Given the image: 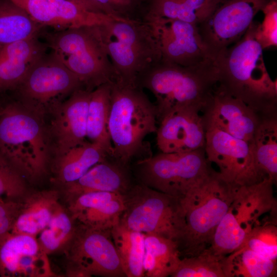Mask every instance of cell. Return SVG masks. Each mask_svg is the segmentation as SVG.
Listing matches in <instances>:
<instances>
[{"label":"cell","mask_w":277,"mask_h":277,"mask_svg":"<svg viewBox=\"0 0 277 277\" xmlns=\"http://www.w3.org/2000/svg\"><path fill=\"white\" fill-rule=\"evenodd\" d=\"M253 21L243 36L214 60L219 88L239 98L262 117L276 116L277 82L266 69L263 49Z\"/></svg>","instance_id":"cell-1"},{"label":"cell","mask_w":277,"mask_h":277,"mask_svg":"<svg viewBox=\"0 0 277 277\" xmlns=\"http://www.w3.org/2000/svg\"><path fill=\"white\" fill-rule=\"evenodd\" d=\"M218 80V70L213 60L194 66H183L161 60L142 74L136 84L154 95L160 120L176 108L204 110Z\"/></svg>","instance_id":"cell-2"},{"label":"cell","mask_w":277,"mask_h":277,"mask_svg":"<svg viewBox=\"0 0 277 277\" xmlns=\"http://www.w3.org/2000/svg\"><path fill=\"white\" fill-rule=\"evenodd\" d=\"M51 142L44 118L16 100L0 108V152L27 181L47 172Z\"/></svg>","instance_id":"cell-3"},{"label":"cell","mask_w":277,"mask_h":277,"mask_svg":"<svg viewBox=\"0 0 277 277\" xmlns=\"http://www.w3.org/2000/svg\"><path fill=\"white\" fill-rule=\"evenodd\" d=\"M237 187L212 169L178 199L184 220L177 242L181 258L197 255L209 247L217 225L233 202Z\"/></svg>","instance_id":"cell-4"},{"label":"cell","mask_w":277,"mask_h":277,"mask_svg":"<svg viewBox=\"0 0 277 277\" xmlns=\"http://www.w3.org/2000/svg\"><path fill=\"white\" fill-rule=\"evenodd\" d=\"M156 108L143 89L118 78L110 83L108 133L111 159L127 167L142 152L144 140L156 132Z\"/></svg>","instance_id":"cell-5"},{"label":"cell","mask_w":277,"mask_h":277,"mask_svg":"<svg viewBox=\"0 0 277 277\" xmlns=\"http://www.w3.org/2000/svg\"><path fill=\"white\" fill-rule=\"evenodd\" d=\"M109 56L117 78L136 84L162 55L149 25L141 19L113 18L90 26Z\"/></svg>","instance_id":"cell-6"},{"label":"cell","mask_w":277,"mask_h":277,"mask_svg":"<svg viewBox=\"0 0 277 277\" xmlns=\"http://www.w3.org/2000/svg\"><path fill=\"white\" fill-rule=\"evenodd\" d=\"M50 51L92 91L117 78L115 69L90 26L48 31L41 34Z\"/></svg>","instance_id":"cell-7"},{"label":"cell","mask_w":277,"mask_h":277,"mask_svg":"<svg viewBox=\"0 0 277 277\" xmlns=\"http://www.w3.org/2000/svg\"><path fill=\"white\" fill-rule=\"evenodd\" d=\"M123 197L125 208L120 224L136 231L177 242L184 227L177 198L141 183L132 185Z\"/></svg>","instance_id":"cell-8"},{"label":"cell","mask_w":277,"mask_h":277,"mask_svg":"<svg viewBox=\"0 0 277 277\" xmlns=\"http://www.w3.org/2000/svg\"><path fill=\"white\" fill-rule=\"evenodd\" d=\"M80 88H84L77 77L50 51L32 66L11 91L15 100L44 118Z\"/></svg>","instance_id":"cell-9"},{"label":"cell","mask_w":277,"mask_h":277,"mask_svg":"<svg viewBox=\"0 0 277 277\" xmlns=\"http://www.w3.org/2000/svg\"><path fill=\"white\" fill-rule=\"evenodd\" d=\"M204 148L184 152H161L136 163L140 183L177 199L211 170Z\"/></svg>","instance_id":"cell-10"},{"label":"cell","mask_w":277,"mask_h":277,"mask_svg":"<svg viewBox=\"0 0 277 277\" xmlns=\"http://www.w3.org/2000/svg\"><path fill=\"white\" fill-rule=\"evenodd\" d=\"M204 149L208 162L219 168L221 177L235 187L250 185L267 177L259 168L253 143L213 127H206Z\"/></svg>","instance_id":"cell-11"},{"label":"cell","mask_w":277,"mask_h":277,"mask_svg":"<svg viewBox=\"0 0 277 277\" xmlns=\"http://www.w3.org/2000/svg\"><path fill=\"white\" fill-rule=\"evenodd\" d=\"M65 253L68 276H126L110 231L93 230L77 226Z\"/></svg>","instance_id":"cell-12"},{"label":"cell","mask_w":277,"mask_h":277,"mask_svg":"<svg viewBox=\"0 0 277 277\" xmlns=\"http://www.w3.org/2000/svg\"><path fill=\"white\" fill-rule=\"evenodd\" d=\"M272 0H225L205 21L199 31L210 57L238 42L256 14Z\"/></svg>","instance_id":"cell-13"},{"label":"cell","mask_w":277,"mask_h":277,"mask_svg":"<svg viewBox=\"0 0 277 277\" xmlns=\"http://www.w3.org/2000/svg\"><path fill=\"white\" fill-rule=\"evenodd\" d=\"M145 22L150 27L162 60L183 66H194L212 60L202 41L197 25L167 18Z\"/></svg>","instance_id":"cell-14"},{"label":"cell","mask_w":277,"mask_h":277,"mask_svg":"<svg viewBox=\"0 0 277 277\" xmlns=\"http://www.w3.org/2000/svg\"><path fill=\"white\" fill-rule=\"evenodd\" d=\"M202 116L204 127H213L232 136L253 143L262 117L241 100L217 85Z\"/></svg>","instance_id":"cell-15"},{"label":"cell","mask_w":277,"mask_h":277,"mask_svg":"<svg viewBox=\"0 0 277 277\" xmlns=\"http://www.w3.org/2000/svg\"><path fill=\"white\" fill-rule=\"evenodd\" d=\"M36 236L9 233L0 241V277L55 276Z\"/></svg>","instance_id":"cell-16"},{"label":"cell","mask_w":277,"mask_h":277,"mask_svg":"<svg viewBox=\"0 0 277 277\" xmlns=\"http://www.w3.org/2000/svg\"><path fill=\"white\" fill-rule=\"evenodd\" d=\"M200 112L191 107H179L160 120L156 144L161 152H189L204 148L205 129Z\"/></svg>","instance_id":"cell-17"},{"label":"cell","mask_w":277,"mask_h":277,"mask_svg":"<svg viewBox=\"0 0 277 277\" xmlns=\"http://www.w3.org/2000/svg\"><path fill=\"white\" fill-rule=\"evenodd\" d=\"M35 22L53 30L91 26L115 18L87 10L69 0H10Z\"/></svg>","instance_id":"cell-18"},{"label":"cell","mask_w":277,"mask_h":277,"mask_svg":"<svg viewBox=\"0 0 277 277\" xmlns=\"http://www.w3.org/2000/svg\"><path fill=\"white\" fill-rule=\"evenodd\" d=\"M91 91H74L52 114L48 131L56 155L86 141L89 103Z\"/></svg>","instance_id":"cell-19"},{"label":"cell","mask_w":277,"mask_h":277,"mask_svg":"<svg viewBox=\"0 0 277 277\" xmlns=\"http://www.w3.org/2000/svg\"><path fill=\"white\" fill-rule=\"evenodd\" d=\"M124 208L122 194L93 192L69 200L67 210L78 226L110 231L120 223Z\"/></svg>","instance_id":"cell-20"},{"label":"cell","mask_w":277,"mask_h":277,"mask_svg":"<svg viewBox=\"0 0 277 277\" xmlns=\"http://www.w3.org/2000/svg\"><path fill=\"white\" fill-rule=\"evenodd\" d=\"M48 50L39 37L0 45V94L13 90Z\"/></svg>","instance_id":"cell-21"},{"label":"cell","mask_w":277,"mask_h":277,"mask_svg":"<svg viewBox=\"0 0 277 277\" xmlns=\"http://www.w3.org/2000/svg\"><path fill=\"white\" fill-rule=\"evenodd\" d=\"M273 182L265 177L256 183L238 187L230 208L240 225L248 233L259 220L269 213L272 221L276 224L277 202L273 196Z\"/></svg>","instance_id":"cell-22"},{"label":"cell","mask_w":277,"mask_h":277,"mask_svg":"<svg viewBox=\"0 0 277 277\" xmlns=\"http://www.w3.org/2000/svg\"><path fill=\"white\" fill-rule=\"evenodd\" d=\"M132 185L127 167L108 158L93 166L78 180L64 185L69 200L93 192L123 194Z\"/></svg>","instance_id":"cell-23"},{"label":"cell","mask_w":277,"mask_h":277,"mask_svg":"<svg viewBox=\"0 0 277 277\" xmlns=\"http://www.w3.org/2000/svg\"><path fill=\"white\" fill-rule=\"evenodd\" d=\"M61 205L59 192L55 190L26 194L10 232L37 237Z\"/></svg>","instance_id":"cell-24"},{"label":"cell","mask_w":277,"mask_h":277,"mask_svg":"<svg viewBox=\"0 0 277 277\" xmlns=\"http://www.w3.org/2000/svg\"><path fill=\"white\" fill-rule=\"evenodd\" d=\"M141 19H176L199 26L225 0H145Z\"/></svg>","instance_id":"cell-25"},{"label":"cell","mask_w":277,"mask_h":277,"mask_svg":"<svg viewBox=\"0 0 277 277\" xmlns=\"http://www.w3.org/2000/svg\"><path fill=\"white\" fill-rule=\"evenodd\" d=\"M108 158L107 152L102 147L86 140L56 155L54 166L56 179L63 185L73 182Z\"/></svg>","instance_id":"cell-26"},{"label":"cell","mask_w":277,"mask_h":277,"mask_svg":"<svg viewBox=\"0 0 277 277\" xmlns=\"http://www.w3.org/2000/svg\"><path fill=\"white\" fill-rule=\"evenodd\" d=\"M143 269L145 276H170L181 260L177 242L164 236L144 233Z\"/></svg>","instance_id":"cell-27"},{"label":"cell","mask_w":277,"mask_h":277,"mask_svg":"<svg viewBox=\"0 0 277 277\" xmlns=\"http://www.w3.org/2000/svg\"><path fill=\"white\" fill-rule=\"evenodd\" d=\"M46 28L10 0H0V45L40 38Z\"/></svg>","instance_id":"cell-28"},{"label":"cell","mask_w":277,"mask_h":277,"mask_svg":"<svg viewBox=\"0 0 277 277\" xmlns=\"http://www.w3.org/2000/svg\"><path fill=\"white\" fill-rule=\"evenodd\" d=\"M110 83L102 84L91 91L87 122V138L90 142L102 147L110 158L112 152L108 128L110 108Z\"/></svg>","instance_id":"cell-29"},{"label":"cell","mask_w":277,"mask_h":277,"mask_svg":"<svg viewBox=\"0 0 277 277\" xmlns=\"http://www.w3.org/2000/svg\"><path fill=\"white\" fill-rule=\"evenodd\" d=\"M110 233L126 276H144V233L120 223L111 229Z\"/></svg>","instance_id":"cell-30"},{"label":"cell","mask_w":277,"mask_h":277,"mask_svg":"<svg viewBox=\"0 0 277 277\" xmlns=\"http://www.w3.org/2000/svg\"><path fill=\"white\" fill-rule=\"evenodd\" d=\"M226 277H275L277 263L250 249L242 246L223 259Z\"/></svg>","instance_id":"cell-31"},{"label":"cell","mask_w":277,"mask_h":277,"mask_svg":"<svg viewBox=\"0 0 277 277\" xmlns=\"http://www.w3.org/2000/svg\"><path fill=\"white\" fill-rule=\"evenodd\" d=\"M253 144L258 165L274 184L277 181L276 116L264 117L255 132Z\"/></svg>","instance_id":"cell-32"},{"label":"cell","mask_w":277,"mask_h":277,"mask_svg":"<svg viewBox=\"0 0 277 277\" xmlns=\"http://www.w3.org/2000/svg\"><path fill=\"white\" fill-rule=\"evenodd\" d=\"M76 228L68 210L64 209L61 205L37 239L48 255L64 249L65 251L75 235Z\"/></svg>","instance_id":"cell-33"},{"label":"cell","mask_w":277,"mask_h":277,"mask_svg":"<svg viewBox=\"0 0 277 277\" xmlns=\"http://www.w3.org/2000/svg\"><path fill=\"white\" fill-rule=\"evenodd\" d=\"M247 233L230 207L217 225L211 242L205 250L220 259H223L242 246Z\"/></svg>","instance_id":"cell-34"},{"label":"cell","mask_w":277,"mask_h":277,"mask_svg":"<svg viewBox=\"0 0 277 277\" xmlns=\"http://www.w3.org/2000/svg\"><path fill=\"white\" fill-rule=\"evenodd\" d=\"M220 259L206 250L191 256L182 258L172 277H226Z\"/></svg>","instance_id":"cell-35"},{"label":"cell","mask_w":277,"mask_h":277,"mask_svg":"<svg viewBox=\"0 0 277 277\" xmlns=\"http://www.w3.org/2000/svg\"><path fill=\"white\" fill-rule=\"evenodd\" d=\"M242 246L276 261V224L264 222L255 226L247 233Z\"/></svg>","instance_id":"cell-36"},{"label":"cell","mask_w":277,"mask_h":277,"mask_svg":"<svg viewBox=\"0 0 277 277\" xmlns=\"http://www.w3.org/2000/svg\"><path fill=\"white\" fill-rule=\"evenodd\" d=\"M27 181L0 152V199L19 201L27 194Z\"/></svg>","instance_id":"cell-37"},{"label":"cell","mask_w":277,"mask_h":277,"mask_svg":"<svg viewBox=\"0 0 277 277\" xmlns=\"http://www.w3.org/2000/svg\"><path fill=\"white\" fill-rule=\"evenodd\" d=\"M264 18L258 23L256 38L263 49L277 45V0H272L262 10Z\"/></svg>","instance_id":"cell-38"},{"label":"cell","mask_w":277,"mask_h":277,"mask_svg":"<svg viewBox=\"0 0 277 277\" xmlns=\"http://www.w3.org/2000/svg\"><path fill=\"white\" fill-rule=\"evenodd\" d=\"M101 12L117 19H137L132 14L138 0H89Z\"/></svg>","instance_id":"cell-39"},{"label":"cell","mask_w":277,"mask_h":277,"mask_svg":"<svg viewBox=\"0 0 277 277\" xmlns=\"http://www.w3.org/2000/svg\"><path fill=\"white\" fill-rule=\"evenodd\" d=\"M22 201L0 199V241L11 232Z\"/></svg>","instance_id":"cell-40"},{"label":"cell","mask_w":277,"mask_h":277,"mask_svg":"<svg viewBox=\"0 0 277 277\" xmlns=\"http://www.w3.org/2000/svg\"><path fill=\"white\" fill-rule=\"evenodd\" d=\"M83 8L84 9L94 12L102 13L89 0H69ZM105 14V13H104Z\"/></svg>","instance_id":"cell-41"},{"label":"cell","mask_w":277,"mask_h":277,"mask_svg":"<svg viewBox=\"0 0 277 277\" xmlns=\"http://www.w3.org/2000/svg\"><path fill=\"white\" fill-rule=\"evenodd\" d=\"M0 108H1V106H0Z\"/></svg>","instance_id":"cell-42"}]
</instances>
